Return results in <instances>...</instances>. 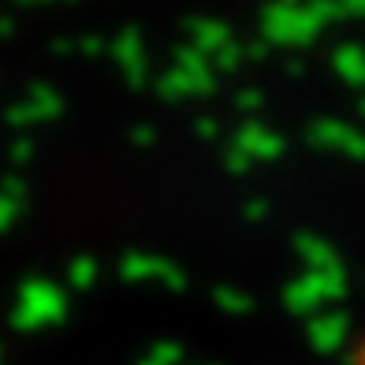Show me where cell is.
Instances as JSON below:
<instances>
[{"label":"cell","instance_id":"obj_1","mask_svg":"<svg viewBox=\"0 0 365 365\" xmlns=\"http://www.w3.org/2000/svg\"><path fill=\"white\" fill-rule=\"evenodd\" d=\"M351 365H365V336L358 339V346H354V354H351Z\"/></svg>","mask_w":365,"mask_h":365}]
</instances>
